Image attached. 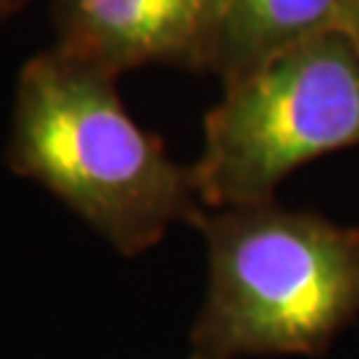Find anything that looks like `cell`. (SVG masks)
Masks as SVG:
<instances>
[{
	"label": "cell",
	"mask_w": 359,
	"mask_h": 359,
	"mask_svg": "<svg viewBox=\"0 0 359 359\" xmlns=\"http://www.w3.org/2000/svg\"><path fill=\"white\" fill-rule=\"evenodd\" d=\"M7 163L124 257L154 248L177 222L196 226L208 210L191 168L128 114L117 77L54 47L19 70Z\"/></svg>",
	"instance_id": "obj_1"
},
{
	"label": "cell",
	"mask_w": 359,
	"mask_h": 359,
	"mask_svg": "<svg viewBox=\"0 0 359 359\" xmlns=\"http://www.w3.org/2000/svg\"><path fill=\"white\" fill-rule=\"evenodd\" d=\"M208 287L194 359L327 353L359 315V229L276 198L205 210Z\"/></svg>",
	"instance_id": "obj_2"
},
{
	"label": "cell",
	"mask_w": 359,
	"mask_h": 359,
	"mask_svg": "<svg viewBox=\"0 0 359 359\" xmlns=\"http://www.w3.org/2000/svg\"><path fill=\"white\" fill-rule=\"evenodd\" d=\"M359 145V52L341 28L224 82L191 163L208 210L276 198L294 170Z\"/></svg>",
	"instance_id": "obj_3"
},
{
	"label": "cell",
	"mask_w": 359,
	"mask_h": 359,
	"mask_svg": "<svg viewBox=\"0 0 359 359\" xmlns=\"http://www.w3.org/2000/svg\"><path fill=\"white\" fill-rule=\"evenodd\" d=\"M210 0H56L54 49L119 77L142 66L201 68Z\"/></svg>",
	"instance_id": "obj_4"
},
{
	"label": "cell",
	"mask_w": 359,
	"mask_h": 359,
	"mask_svg": "<svg viewBox=\"0 0 359 359\" xmlns=\"http://www.w3.org/2000/svg\"><path fill=\"white\" fill-rule=\"evenodd\" d=\"M343 0H210L198 73L222 84L341 26Z\"/></svg>",
	"instance_id": "obj_5"
},
{
	"label": "cell",
	"mask_w": 359,
	"mask_h": 359,
	"mask_svg": "<svg viewBox=\"0 0 359 359\" xmlns=\"http://www.w3.org/2000/svg\"><path fill=\"white\" fill-rule=\"evenodd\" d=\"M341 31L353 40L359 52V0H343L341 10Z\"/></svg>",
	"instance_id": "obj_6"
},
{
	"label": "cell",
	"mask_w": 359,
	"mask_h": 359,
	"mask_svg": "<svg viewBox=\"0 0 359 359\" xmlns=\"http://www.w3.org/2000/svg\"><path fill=\"white\" fill-rule=\"evenodd\" d=\"M14 10H17V7L12 5V0H0V19L7 17V14L14 12Z\"/></svg>",
	"instance_id": "obj_7"
},
{
	"label": "cell",
	"mask_w": 359,
	"mask_h": 359,
	"mask_svg": "<svg viewBox=\"0 0 359 359\" xmlns=\"http://www.w3.org/2000/svg\"><path fill=\"white\" fill-rule=\"evenodd\" d=\"M19 3H21V0H12V5H14V7H19Z\"/></svg>",
	"instance_id": "obj_8"
},
{
	"label": "cell",
	"mask_w": 359,
	"mask_h": 359,
	"mask_svg": "<svg viewBox=\"0 0 359 359\" xmlns=\"http://www.w3.org/2000/svg\"><path fill=\"white\" fill-rule=\"evenodd\" d=\"M189 359H194V357H189Z\"/></svg>",
	"instance_id": "obj_9"
}]
</instances>
